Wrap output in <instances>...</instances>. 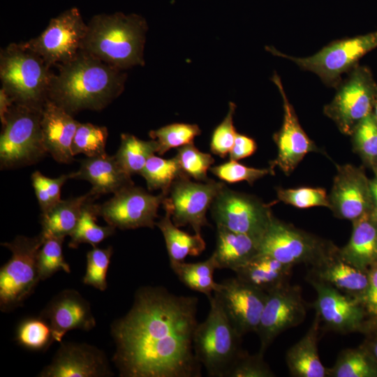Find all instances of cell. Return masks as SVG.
<instances>
[{
    "label": "cell",
    "instance_id": "cell-1",
    "mask_svg": "<svg viewBox=\"0 0 377 377\" xmlns=\"http://www.w3.org/2000/svg\"><path fill=\"white\" fill-rule=\"evenodd\" d=\"M198 304V297L163 286L140 288L130 310L110 327L119 376L200 377L193 344Z\"/></svg>",
    "mask_w": 377,
    "mask_h": 377
},
{
    "label": "cell",
    "instance_id": "cell-2",
    "mask_svg": "<svg viewBox=\"0 0 377 377\" xmlns=\"http://www.w3.org/2000/svg\"><path fill=\"white\" fill-rule=\"evenodd\" d=\"M57 67L47 98L72 115L105 108L121 94L127 77L124 71L82 50Z\"/></svg>",
    "mask_w": 377,
    "mask_h": 377
},
{
    "label": "cell",
    "instance_id": "cell-3",
    "mask_svg": "<svg viewBox=\"0 0 377 377\" xmlns=\"http://www.w3.org/2000/svg\"><path fill=\"white\" fill-rule=\"evenodd\" d=\"M146 20L137 14L101 13L91 17L81 50L122 71L145 64Z\"/></svg>",
    "mask_w": 377,
    "mask_h": 377
},
{
    "label": "cell",
    "instance_id": "cell-4",
    "mask_svg": "<svg viewBox=\"0 0 377 377\" xmlns=\"http://www.w3.org/2000/svg\"><path fill=\"white\" fill-rule=\"evenodd\" d=\"M38 54L23 42L12 43L0 51V80L15 103L43 108L54 73Z\"/></svg>",
    "mask_w": 377,
    "mask_h": 377
},
{
    "label": "cell",
    "instance_id": "cell-5",
    "mask_svg": "<svg viewBox=\"0 0 377 377\" xmlns=\"http://www.w3.org/2000/svg\"><path fill=\"white\" fill-rule=\"evenodd\" d=\"M209 311L206 319L198 323L193 334V350L209 376L227 377L239 357L242 336L233 327L213 294L208 297Z\"/></svg>",
    "mask_w": 377,
    "mask_h": 377
},
{
    "label": "cell",
    "instance_id": "cell-6",
    "mask_svg": "<svg viewBox=\"0 0 377 377\" xmlns=\"http://www.w3.org/2000/svg\"><path fill=\"white\" fill-rule=\"evenodd\" d=\"M43 108L17 103L10 108L0 137L1 168L31 165L47 154L40 126Z\"/></svg>",
    "mask_w": 377,
    "mask_h": 377
},
{
    "label": "cell",
    "instance_id": "cell-7",
    "mask_svg": "<svg viewBox=\"0 0 377 377\" xmlns=\"http://www.w3.org/2000/svg\"><path fill=\"white\" fill-rule=\"evenodd\" d=\"M44 241L43 235L17 236L1 245L11 251V257L0 269V309L9 312L21 306L35 290L40 279L37 259Z\"/></svg>",
    "mask_w": 377,
    "mask_h": 377
},
{
    "label": "cell",
    "instance_id": "cell-8",
    "mask_svg": "<svg viewBox=\"0 0 377 377\" xmlns=\"http://www.w3.org/2000/svg\"><path fill=\"white\" fill-rule=\"evenodd\" d=\"M334 245L282 222L272 216L258 241V253L269 256L293 267L315 263Z\"/></svg>",
    "mask_w": 377,
    "mask_h": 377
},
{
    "label": "cell",
    "instance_id": "cell-9",
    "mask_svg": "<svg viewBox=\"0 0 377 377\" xmlns=\"http://www.w3.org/2000/svg\"><path fill=\"white\" fill-rule=\"evenodd\" d=\"M87 29L80 12L73 7L52 18L40 35L23 43L50 67L57 66L77 57Z\"/></svg>",
    "mask_w": 377,
    "mask_h": 377
},
{
    "label": "cell",
    "instance_id": "cell-10",
    "mask_svg": "<svg viewBox=\"0 0 377 377\" xmlns=\"http://www.w3.org/2000/svg\"><path fill=\"white\" fill-rule=\"evenodd\" d=\"M224 186L213 179L195 182L183 176L172 183L162 205L176 226L190 225L195 233L201 234L202 227L209 226L207 212Z\"/></svg>",
    "mask_w": 377,
    "mask_h": 377
},
{
    "label": "cell",
    "instance_id": "cell-11",
    "mask_svg": "<svg viewBox=\"0 0 377 377\" xmlns=\"http://www.w3.org/2000/svg\"><path fill=\"white\" fill-rule=\"evenodd\" d=\"M212 215L216 227L247 235L258 241L272 217L269 207L253 196L226 186L215 198Z\"/></svg>",
    "mask_w": 377,
    "mask_h": 377
},
{
    "label": "cell",
    "instance_id": "cell-12",
    "mask_svg": "<svg viewBox=\"0 0 377 377\" xmlns=\"http://www.w3.org/2000/svg\"><path fill=\"white\" fill-rule=\"evenodd\" d=\"M376 46L377 31L335 41L307 57H290L274 48H271L270 52L290 59L303 69L315 73L325 81L332 82Z\"/></svg>",
    "mask_w": 377,
    "mask_h": 377
},
{
    "label": "cell",
    "instance_id": "cell-13",
    "mask_svg": "<svg viewBox=\"0 0 377 377\" xmlns=\"http://www.w3.org/2000/svg\"><path fill=\"white\" fill-rule=\"evenodd\" d=\"M307 308L297 286L288 283L268 293L256 331L260 343L259 353L264 355L280 334L301 324Z\"/></svg>",
    "mask_w": 377,
    "mask_h": 377
},
{
    "label": "cell",
    "instance_id": "cell-14",
    "mask_svg": "<svg viewBox=\"0 0 377 377\" xmlns=\"http://www.w3.org/2000/svg\"><path fill=\"white\" fill-rule=\"evenodd\" d=\"M166 194L154 195L140 187L128 186L98 205V214L108 225L121 230L154 228L158 209Z\"/></svg>",
    "mask_w": 377,
    "mask_h": 377
},
{
    "label": "cell",
    "instance_id": "cell-15",
    "mask_svg": "<svg viewBox=\"0 0 377 377\" xmlns=\"http://www.w3.org/2000/svg\"><path fill=\"white\" fill-rule=\"evenodd\" d=\"M316 292L313 304L324 328L341 334L362 332L369 318L362 300L313 280L307 281Z\"/></svg>",
    "mask_w": 377,
    "mask_h": 377
},
{
    "label": "cell",
    "instance_id": "cell-16",
    "mask_svg": "<svg viewBox=\"0 0 377 377\" xmlns=\"http://www.w3.org/2000/svg\"><path fill=\"white\" fill-rule=\"evenodd\" d=\"M240 335L256 332L267 293L237 276L219 283L214 293Z\"/></svg>",
    "mask_w": 377,
    "mask_h": 377
},
{
    "label": "cell",
    "instance_id": "cell-17",
    "mask_svg": "<svg viewBox=\"0 0 377 377\" xmlns=\"http://www.w3.org/2000/svg\"><path fill=\"white\" fill-rule=\"evenodd\" d=\"M105 353L94 346L61 343L51 362L39 373L40 377L112 376Z\"/></svg>",
    "mask_w": 377,
    "mask_h": 377
},
{
    "label": "cell",
    "instance_id": "cell-18",
    "mask_svg": "<svg viewBox=\"0 0 377 377\" xmlns=\"http://www.w3.org/2000/svg\"><path fill=\"white\" fill-rule=\"evenodd\" d=\"M372 98L373 89L369 78L357 71L341 86L325 112L342 132L350 133L370 114Z\"/></svg>",
    "mask_w": 377,
    "mask_h": 377
},
{
    "label": "cell",
    "instance_id": "cell-19",
    "mask_svg": "<svg viewBox=\"0 0 377 377\" xmlns=\"http://www.w3.org/2000/svg\"><path fill=\"white\" fill-rule=\"evenodd\" d=\"M40 316L48 323L54 341L60 343L68 331H89L96 324L88 301L72 289L64 290L52 297Z\"/></svg>",
    "mask_w": 377,
    "mask_h": 377
},
{
    "label": "cell",
    "instance_id": "cell-20",
    "mask_svg": "<svg viewBox=\"0 0 377 377\" xmlns=\"http://www.w3.org/2000/svg\"><path fill=\"white\" fill-rule=\"evenodd\" d=\"M272 80L281 94L284 115L281 128L274 137L278 153L271 167L277 165L284 173L289 175L308 153L317 149L300 125L279 77L275 74Z\"/></svg>",
    "mask_w": 377,
    "mask_h": 377
},
{
    "label": "cell",
    "instance_id": "cell-21",
    "mask_svg": "<svg viewBox=\"0 0 377 377\" xmlns=\"http://www.w3.org/2000/svg\"><path fill=\"white\" fill-rule=\"evenodd\" d=\"M308 268L306 281L327 284L362 300L368 285V273L346 261L334 246Z\"/></svg>",
    "mask_w": 377,
    "mask_h": 377
},
{
    "label": "cell",
    "instance_id": "cell-22",
    "mask_svg": "<svg viewBox=\"0 0 377 377\" xmlns=\"http://www.w3.org/2000/svg\"><path fill=\"white\" fill-rule=\"evenodd\" d=\"M369 193L360 172L350 165L339 166L329 198L330 209L336 216L354 221L367 212Z\"/></svg>",
    "mask_w": 377,
    "mask_h": 377
},
{
    "label": "cell",
    "instance_id": "cell-23",
    "mask_svg": "<svg viewBox=\"0 0 377 377\" xmlns=\"http://www.w3.org/2000/svg\"><path fill=\"white\" fill-rule=\"evenodd\" d=\"M79 124L72 114L47 98L42 110V136L47 153L57 162L73 161L71 145Z\"/></svg>",
    "mask_w": 377,
    "mask_h": 377
},
{
    "label": "cell",
    "instance_id": "cell-24",
    "mask_svg": "<svg viewBox=\"0 0 377 377\" xmlns=\"http://www.w3.org/2000/svg\"><path fill=\"white\" fill-rule=\"evenodd\" d=\"M71 178L88 181L92 186L89 191L92 198L110 193L114 194L134 185L131 176L121 168L114 155L107 154L82 159L79 170L71 173Z\"/></svg>",
    "mask_w": 377,
    "mask_h": 377
},
{
    "label": "cell",
    "instance_id": "cell-25",
    "mask_svg": "<svg viewBox=\"0 0 377 377\" xmlns=\"http://www.w3.org/2000/svg\"><path fill=\"white\" fill-rule=\"evenodd\" d=\"M353 221L350 240L339 253L346 261L368 272L377 265V219L366 212Z\"/></svg>",
    "mask_w": 377,
    "mask_h": 377
},
{
    "label": "cell",
    "instance_id": "cell-26",
    "mask_svg": "<svg viewBox=\"0 0 377 377\" xmlns=\"http://www.w3.org/2000/svg\"><path fill=\"white\" fill-rule=\"evenodd\" d=\"M321 329L318 318H315L304 336L286 352V362L294 377H327V368L318 355V339Z\"/></svg>",
    "mask_w": 377,
    "mask_h": 377
},
{
    "label": "cell",
    "instance_id": "cell-27",
    "mask_svg": "<svg viewBox=\"0 0 377 377\" xmlns=\"http://www.w3.org/2000/svg\"><path fill=\"white\" fill-rule=\"evenodd\" d=\"M292 267L269 256L258 253L234 272L242 281L268 293L288 283Z\"/></svg>",
    "mask_w": 377,
    "mask_h": 377
},
{
    "label": "cell",
    "instance_id": "cell-28",
    "mask_svg": "<svg viewBox=\"0 0 377 377\" xmlns=\"http://www.w3.org/2000/svg\"><path fill=\"white\" fill-rule=\"evenodd\" d=\"M258 253V241L242 233L216 227V242L212 253L219 269L233 272Z\"/></svg>",
    "mask_w": 377,
    "mask_h": 377
},
{
    "label": "cell",
    "instance_id": "cell-29",
    "mask_svg": "<svg viewBox=\"0 0 377 377\" xmlns=\"http://www.w3.org/2000/svg\"><path fill=\"white\" fill-rule=\"evenodd\" d=\"M92 198L87 193L76 198L61 200L51 209L42 213L40 234L43 238L70 236L78 223L84 204Z\"/></svg>",
    "mask_w": 377,
    "mask_h": 377
},
{
    "label": "cell",
    "instance_id": "cell-30",
    "mask_svg": "<svg viewBox=\"0 0 377 377\" xmlns=\"http://www.w3.org/2000/svg\"><path fill=\"white\" fill-rule=\"evenodd\" d=\"M156 226L164 237L170 262H182L188 256H199L206 248L201 234L190 235L180 230L174 224L167 212Z\"/></svg>",
    "mask_w": 377,
    "mask_h": 377
},
{
    "label": "cell",
    "instance_id": "cell-31",
    "mask_svg": "<svg viewBox=\"0 0 377 377\" xmlns=\"http://www.w3.org/2000/svg\"><path fill=\"white\" fill-rule=\"evenodd\" d=\"M170 263L178 279L188 288L201 293L207 297L217 290L219 283L214 280V273L219 267L213 254L207 260L198 263Z\"/></svg>",
    "mask_w": 377,
    "mask_h": 377
},
{
    "label": "cell",
    "instance_id": "cell-32",
    "mask_svg": "<svg viewBox=\"0 0 377 377\" xmlns=\"http://www.w3.org/2000/svg\"><path fill=\"white\" fill-rule=\"evenodd\" d=\"M327 377H377V363L366 347L342 350L333 365L327 368Z\"/></svg>",
    "mask_w": 377,
    "mask_h": 377
},
{
    "label": "cell",
    "instance_id": "cell-33",
    "mask_svg": "<svg viewBox=\"0 0 377 377\" xmlns=\"http://www.w3.org/2000/svg\"><path fill=\"white\" fill-rule=\"evenodd\" d=\"M157 151L158 143L155 140H142L133 135L122 133L114 156L121 168L131 176L140 174L147 160Z\"/></svg>",
    "mask_w": 377,
    "mask_h": 377
},
{
    "label": "cell",
    "instance_id": "cell-34",
    "mask_svg": "<svg viewBox=\"0 0 377 377\" xmlns=\"http://www.w3.org/2000/svg\"><path fill=\"white\" fill-rule=\"evenodd\" d=\"M98 216V205L92 204L91 200L84 204L78 223L70 235V248L77 249L83 243L89 244L94 247L114 233V227L110 225L101 226L96 223Z\"/></svg>",
    "mask_w": 377,
    "mask_h": 377
},
{
    "label": "cell",
    "instance_id": "cell-35",
    "mask_svg": "<svg viewBox=\"0 0 377 377\" xmlns=\"http://www.w3.org/2000/svg\"><path fill=\"white\" fill-rule=\"evenodd\" d=\"M140 175L149 191L161 190L165 194L176 179L185 176L175 157L167 159L155 155L147 160Z\"/></svg>",
    "mask_w": 377,
    "mask_h": 377
},
{
    "label": "cell",
    "instance_id": "cell-36",
    "mask_svg": "<svg viewBox=\"0 0 377 377\" xmlns=\"http://www.w3.org/2000/svg\"><path fill=\"white\" fill-rule=\"evenodd\" d=\"M108 136V131L105 126L80 123L71 145L73 156L83 154L87 157H94L106 154Z\"/></svg>",
    "mask_w": 377,
    "mask_h": 377
},
{
    "label": "cell",
    "instance_id": "cell-37",
    "mask_svg": "<svg viewBox=\"0 0 377 377\" xmlns=\"http://www.w3.org/2000/svg\"><path fill=\"white\" fill-rule=\"evenodd\" d=\"M200 133L196 124L175 123L151 131L149 135L158 143V154L163 155L172 148L193 142Z\"/></svg>",
    "mask_w": 377,
    "mask_h": 377
},
{
    "label": "cell",
    "instance_id": "cell-38",
    "mask_svg": "<svg viewBox=\"0 0 377 377\" xmlns=\"http://www.w3.org/2000/svg\"><path fill=\"white\" fill-rule=\"evenodd\" d=\"M17 343L31 350L44 351L54 341L48 323L40 316L22 320L16 331Z\"/></svg>",
    "mask_w": 377,
    "mask_h": 377
},
{
    "label": "cell",
    "instance_id": "cell-39",
    "mask_svg": "<svg viewBox=\"0 0 377 377\" xmlns=\"http://www.w3.org/2000/svg\"><path fill=\"white\" fill-rule=\"evenodd\" d=\"M175 157L185 176L198 182L209 179L207 171L214 159L210 154L200 151L193 142L179 147Z\"/></svg>",
    "mask_w": 377,
    "mask_h": 377
},
{
    "label": "cell",
    "instance_id": "cell-40",
    "mask_svg": "<svg viewBox=\"0 0 377 377\" xmlns=\"http://www.w3.org/2000/svg\"><path fill=\"white\" fill-rule=\"evenodd\" d=\"M64 240L63 237L44 238L37 259L40 281L47 279L58 271L62 270L66 273H71V267L63 256Z\"/></svg>",
    "mask_w": 377,
    "mask_h": 377
},
{
    "label": "cell",
    "instance_id": "cell-41",
    "mask_svg": "<svg viewBox=\"0 0 377 377\" xmlns=\"http://www.w3.org/2000/svg\"><path fill=\"white\" fill-rule=\"evenodd\" d=\"M113 253L112 247L101 249L94 246L87 253L86 272L83 277V283L104 291L108 284L106 275Z\"/></svg>",
    "mask_w": 377,
    "mask_h": 377
},
{
    "label": "cell",
    "instance_id": "cell-42",
    "mask_svg": "<svg viewBox=\"0 0 377 377\" xmlns=\"http://www.w3.org/2000/svg\"><path fill=\"white\" fill-rule=\"evenodd\" d=\"M70 178L71 173L54 179L47 177L39 171L31 175L32 185L42 213L51 209L61 200V188Z\"/></svg>",
    "mask_w": 377,
    "mask_h": 377
},
{
    "label": "cell",
    "instance_id": "cell-43",
    "mask_svg": "<svg viewBox=\"0 0 377 377\" xmlns=\"http://www.w3.org/2000/svg\"><path fill=\"white\" fill-rule=\"evenodd\" d=\"M277 197L279 200L297 208L313 207L330 208V199L326 191L321 188H279L277 191Z\"/></svg>",
    "mask_w": 377,
    "mask_h": 377
},
{
    "label": "cell",
    "instance_id": "cell-44",
    "mask_svg": "<svg viewBox=\"0 0 377 377\" xmlns=\"http://www.w3.org/2000/svg\"><path fill=\"white\" fill-rule=\"evenodd\" d=\"M209 170L223 182L233 184L246 181L250 184L274 172L272 167L270 168H255L232 160L211 167Z\"/></svg>",
    "mask_w": 377,
    "mask_h": 377
},
{
    "label": "cell",
    "instance_id": "cell-45",
    "mask_svg": "<svg viewBox=\"0 0 377 377\" xmlns=\"http://www.w3.org/2000/svg\"><path fill=\"white\" fill-rule=\"evenodd\" d=\"M236 105L229 103L228 111L223 121L214 128L210 141L212 154L221 158L229 154L235 142L237 132L233 125V117Z\"/></svg>",
    "mask_w": 377,
    "mask_h": 377
},
{
    "label": "cell",
    "instance_id": "cell-46",
    "mask_svg": "<svg viewBox=\"0 0 377 377\" xmlns=\"http://www.w3.org/2000/svg\"><path fill=\"white\" fill-rule=\"evenodd\" d=\"M275 376L269 365L264 361L263 355H249L244 351L230 369L227 377H273Z\"/></svg>",
    "mask_w": 377,
    "mask_h": 377
},
{
    "label": "cell",
    "instance_id": "cell-47",
    "mask_svg": "<svg viewBox=\"0 0 377 377\" xmlns=\"http://www.w3.org/2000/svg\"><path fill=\"white\" fill-rule=\"evenodd\" d=\"M355 138L362 154L370 159L377 157V123L371 114L355 128Z\"/></svg>",
    "mask_w": 377,
    "mask_h": 377
},
{
    "label": "cell",
    "instance_id": "cell-48",
    "mask_svg": "<svg viewBox=\"0 0 377 377\" xmlns=\"http://www.w3.org/2000/svg\"><path fill=\"white\" fill-rule=\"evenodd\" d=\"M368 285L362 302L369 318L377 317V265L368 270Z\"/></svg>",
    "mask_w": 377,
    "mask_h": 377
},
{
    "label": "cell",
    "instance_id": "cell-49",
    "mask_svg": "<svg viewBox=\"0 0 377 377\" xmlns=\"http://www.w3.org/2000/svg\"><path fill=\"white\" fill-rule=\"evenodd\" d=\"M257 145L253 139L245 135L237 133L234 145L229 153L230 160L239 161L251 156Z\"/></svg>",
    "mask_w": 377,
    "mask_h": 377
},
{
    "label": "cell",
    "instance_id": "cell-50",
    "mask_svg": "<svg viewBox=\"0 0 377 377\" xmlns=\"http://www.w3.org/2000/svg\"><path fill=\"white\" fill-rule=\"evenodd\" d=\"M15 103L13 99L2 87L0 89V119L3 126L6 122V117L10 108Z\"/></svg>",
    "mask_w": 377,
    "mask_h": 377
},
{
    "label": "cell",
    "instance_id": "cell-51",
    "mask_svg": "<svg viewBox=\"0 0 377 377\" xmlns=\"http://www.w3.org/2000/svg\"><path fill=\"white\" fill-rule=\"evenodd\" d=\"M369 337L363 344L377 363V333L367 334Z\"/></svg>",
    "mask_w": 377,
    "mask_h": 377
},
{
    "label": "cell",
    "instance_id": "cell-52",
    "mask_svg": "<svg viewBox=\"0 0 377 377\" xmlns=\"http://www.w3.org/2000/svg\"><path fill=\"white\" fill-rule=\"evenodd\" d=\"M363 332L377 333V317L369 318L366 323Z\"/></svg>",
    "mask_w": 377,
    "mask_h": 377
},
{
    "label": "cell",
    "instance_id": "cell-53",
    "mask_svg": "<svg viewBox=\"0 0 377 377\" xmlns=\"http://www.w3.org/2000/svg\"><path fill=\"white\" fill-rule=\"evenodd\" d=\"M370 190L377 208V178L371 183Z\"/></svg>",
    "mask_w": 377,
    "mask_h": 377
},
{
    "label": "cell",
    "instance_id": "cell-54",
    "mask_svg": "<svg viewBox=\"0 0 377 377\" xmlns=\"http://www.w3.org/2000/svg\"><path fill=\"white\" fill-rule=\"evenodd\" d=\"M374 119L377 123V103L376 105V108H375V116H374Z\"/></svg>",
    "mask_w": 377,
    "mask_h": 377
}]
</instances>
